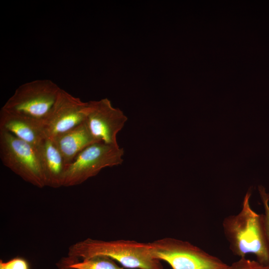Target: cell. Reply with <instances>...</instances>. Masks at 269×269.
Listing matches in <instances>:
<instances>
[{
    "instance_id": "obj_1",
    "label": "cell",
    "mask_w": 269,
    "mask_h": 269,
    "mask_svg": "<svg viewBox=\"0 0 269 269\" xmlns=\"http://www.w3.org/2000/svg\"><path fill=\"white\" fill-rule=\"evenodd\" d=\"M251 195L252 190L249 189L244 197L240 211L224 219V233L235 255L242 258L252 254L258 262L269 266V244L263 214L257 213L252 208Z\"/></svg>"
},
{
    "instance_id": "obj_8",
    "label": "cell",
    "mask_w": 269,
    "mask_h": 269,
    "mask_svg": "<svg viewBox=\"0 0 269 269\" xmlns=\"http://www.w3.org/2000/svg\"><path fill=\"white\" fill-rule=\"evenodd\" d=\"M87 106V102L61 89L43 123L46 136L53 139L85 121Z\"/></svg>"
},
{
    "instance_id": "obj_13",
    "label": "cell",
    "mask_w": 269,
    "mask_h": 269,
    "mask_svg": "<svg viewBox=\"0 0 269 269\" xmlns=\"http://www.w3.org/2000/svg\"><path fill=\"white\" fill-rule=\"evenodd\" d=\"M227 269H269V266L263 265L257 261L242 258L228 266Z\"/></svg>"
},
{
    "instance_id": "obj_4",
    "label": "cell",
    "mask_w": 269,
    "mask_h": 269,
    "mask_svg": "<svg viewBox=\"0 0 269 269\" xmlns=\"http://www.w3.org/2000/svg\"><path fill=\"white\" fill-rule=\"evenodd\" d=\"M148 244L152 256L172 269H227L229 266L187 241L164 238Z\"/></svg>"
},
{
    "instance_id": "obj_9",
    "label": "cell",
    "mask_w": 269,
    "mask_h": 269,
    "mask_svg": "<svg viewBox=\"0 0 269 269\" xmlns=\"http://www.w3.org/2000/svg\"><path fill=\"white\" fill-rule=\"evenodd\" d=\"M0 131L8 132L35 147L47 137L42 122L2 109L0 111Z\"/></svg>"
},
{
    "instance_id": "obj_14",
    "label": "cell",
    "mask_w": 269,
    "mask_h": 269,
    "mask_svg": "<svg viewBox=\"0 0 269 269\" xmlns=\"http://www.w3.org/2000/svg\"><path fill=\"white\" fill-rule=\"evenodd\" d=\"M259 191L265 210L263 214L264 224L269 244V194L266 192L265 188L262 186H259Z\"/></svg>"
},
{
    "instance_id": "obj_15",
    "label": "cell",
    "mask_w": 269,
    "mask_h": 269,
    "mask_svg": "<svg viewBox=\"0 0 269 269\" xmlns=\"http://www.w3.org/2000/svg\"><path fill=\"white\" fill-rule=\"evenodd\" d=\"M0 269H28V266L24 260L14 258L6 262L0 260Z\"/></svg>"
},
{
    "instance_id": "obj_2",
    "label": "cell",
    "mask_w": 269,
    "mask_h": 269,
    "mask_svg": "<svg viewBox=\"0 0 269 269\" xmlns=\"http://www.w3.org/2000/svg\"><path fill=\"white\" fill-rule=\"evenodd\" d=\"M96 256L109 257L128 268L163 269L160 260L151 254L148 243L125 240L108 241L88 238L78 242L69 248L67 259L72 262L68 265L78 259L83 260Z\"/></svg>"
},
{
    "instance_id": "obj_6",
    "label": "cell",
    "mask_w": 269,
    "mask_h": 269,
    "mask_svg": "<svg viewBox=\"0 0 269 269\" xmlns=\"http://www.w3.org/2000/svg\"><path fill=\"white\" fill-rule=\"evenodd\" d=\"M124 150L119 146L97 142L80 152L67 167L63 186L80 184L103 168L121 164Z\"/></svg>"
},
{
    "instance_id": "obj_5",
    "label": "cell",
    "mask_w": 269,
    "mask_h": 269,
    "mask_svg": "<svg viewBox=\"0 0 269 269\" xmlns=\"http://www.w3.org/2000/svg\"><path fill=\"white\" fill-rule=\"evenodd\" d=\"M0 157L5 166L25 181L39 188L45 186L36 147L0 131Z\"/></svg>"
},
{
    "instance_id": "obj_3",
    "label": "cell",
    "mask_w": 269,
    "mask_h": 269,
    "mask_svg": "<svg viewBox=\"0 0 269 269\" xmlns=\"http://www.w3.org/2000/svg\"><path fill=\"white\" fill-rule=\"evenodd\" d=\"M61 89L48 79L28 82L19 86L1 109L43 123Z\"/></svg>"
},
{
    "instance_id": "obj_10",
    "label": "cell",
    "mask_w": 269,
    "mask_h": 269,
    "mask_svg": "<svg viewBox=\"0 0 269 269\" xmlns=\"http://www.w3.org/2000/svg\"><path fill=\"white\" fill-rule=\"evenodd\" d=\"M36 148L45 186H63L67 166L53 140L46 137Z\"/></svg>"
},
{
    "instance_id": "obj_12",
    "label": "cell",
    "mask_w": 269,
    "mask_h": 269,
    "mask_svg": "<svg viewBox=\"0 0 269 269\" xmlns=\"http://www.w3.org/2000/svg\"><path fill=\"white\" fill-rule=\"evenodd\" d=\"M65 269H124L118 266L112 259L106 256H96L73 263Z\"/></svg>"
},
{
    "instance_id": "obj_7",
    "label": "cell",
    "mask_w": 269,
    "mask_h": 269,
    "mask_svg": "<svg viewBox=\"0 0 269 269\" xmlns=\"http://www.w3.org/2000/svg\"><path fill=\"white\" fill-rule=\"evenodd\" d=\"M127 120L123 111L114 108L107 98L87 102L85 122L98 142L119 146L117 135Z\"/></svg>"
},
{
    "instance_id": "obj_11",
    "label": "cell",
    "mask_w": 269,
    "mask_h": 269,
    "mask_svg": "<svg viewBox=\"0 0 269 269\" xmlns=\"http://www.w3.org/2000/svg\"><path fill=\"white\" fill-rule=\"evenodd\" d=\"M68 166L87 147L98 142L85 121L52 139Z\"/></svg>"
}]
</instances>
